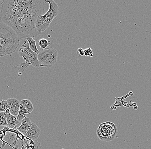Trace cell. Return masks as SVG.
I'll return each mask as SVG.
<instances>
[{
  "instance_id": "15",
  "label": "cell",
  "mask_w": 151,
  "mask_h": 149,
  "mask_svg": "<svg viewBox=\"0 0 151 149\" xmlns=\"http://www.w3.org/2000/svg\"><path fill=\"white\" fill-rule=\"evenodd\" d=\"M9 108L7 101L1 100L0 101V112H5Z\"/></svg>"
},
{
  "instance_id": "3",
  "label": "cell",
  "mask_w": 151,
  "mask_h": 149,
  "mask_svg": "<svg viewBox=\"0 0 151 149\" xmlns=\"http://www.w3.org/2000/svg\"><path fill=\"white\" fill-rule=\"evenodd\" d=\"M50 6L49 10L44 15H40L37 18L35 27L40 32H44L50 26L54 19L58 14V6L53 0L44 1Z\"/></svg>"
},
{
  "instance_id": "4",
  "label": "cell",
  "mask_w": 151,
  "mask_h": 149,
  "mask_svg": "<svg viewBox=\"0 0 151 149\" xmlns=\"http://www.w3.org/2000/svg\"><path fill=\"white\" fill-rule=\"evenodd\" d=\"M58 52L53 48L41 49L37 55L40 66L41 67L50 68L56 63Z\"/></svg>"
},
{
  "instance_id": "11",
  "label": "cell",
  "mask_w": 151,
  "mask_h": 149,
  "mask_svg": "<svg viewBox=\"0 0 151 149\" xmlns=\"http://www.w3.org/2000/svg\"><path fill=\"white\" fill-rule=\"evenodd\" d=\"M30 114L28 111L26 110V108L22 104H21L20 107L19 111V114L17 116V119L19 122H20L24 119L27 117L26 115Z\"/></svg>"
},
{
  "instance_id": "9",
  "label": "cell",
  "mask_w": 151,
  "mask_h": 149,
  "mask_svg": "<svg viewBox=\"0 0 151 149\" xmlns=\"http://www.w3.org/2000/svg\"><path fill=\"white\" fill-rule=\"evenodd\" d=\"M21 125L19 127L17 128V130L20 132L22 134L25 135L27 131L31 127L32 123L30 117H26L21 121Z\"/></svg>"
},
{
  "instance_id": "7",
  "label": "cell",
  "mask_w": 151,
  "mask_h": 149,
  "mask_svg": "<svg viewBox=\"0 0 151 149\" xmlns=\"http://www.w3.org/2000/svg\"><path fill=\"white\" fill-rule=\"evenodd\" d=\"M41 130L35 123H32L31 127L24 136L32 140H37L40 134Z\"/></svg>"
},
{
  "instance_id": "14",
  "label": "cell",
  "mask_w": 151,
  "mask_h": 149,
  "mask_svg": "<svg viewBox=\"0 0 151 149\" xmlns=\"http://www.w3.org/2000/svg\"><path fill=\"white\" fill-rule=\"evenodd\" d=\"M39 46L42 50L47 49L49 45V42L45 38H42L38 41Z\"/></svg>"
},
{
  "instance_id": "8",
  "label": "cell",
  "mask_w": 151,
  "mask_h": 149,
  "mask_svg": "<svg viewBox=\"0 0 151 149\" xmlns=\"http://www.w3.org/2000/svg\"><path fill=\"white\" fill-rule=\"evenodd\" d=\"M4 113L6 116L7 126L9 129H14L15 126L19 123V122L18 120L17 117L10 114L9 108L7 109Z\"/></svg>"
},
{
  "instance_id": "12",
  "label": "cell",
  "mask_w": 151,
  "mask_h": 149,
  "mask_svg": "<svg viewBox=\"0 0 151 149\" xmlns=\"http://www.w3.org/2000/svg\"><path fill=\"white\" fill-rule=\"evenodd\" d=\"M25 39L28 41L29 48L32 51L38 55V54L39 53L40 50H38L35 40H34L33 37H27V38H25Z\"/></svg>"
},
{
  "instance_id": "19",
  "label": "cell",
  "mask_w": 151,
  "mask_h": 149,
  "mask_svg": "<svg viewBox=\"0 0 151 149\" xmlns=\"http://www.w3.org/2000/svg\"><path fill=\"white\" fill-rule=\"evenodd\" d=\"M77 54L80 56H83L84 55V50L81 48H79L77 50Z\"/></svg>"
},
{
  "instance_id": "13",
  "label": "cell",
  "mask_w": 151,
  "mask_h": 149,
  "mask_svg": "<svg viewBox=\"0 0 151 149\" xmlns=\"http://www.w3.org/2000/svg\"><path fill=\"white\" fill-rule=\"evenodd\" d=\"M21 104L26 108V110L28 111L29 114H31L34 110V106H33L32 102L28 99H23L22 100Z\"/></svg>"
},
{
  "instance_id": "1",
  "label": "cell",
  "mask_w": 151,
  "mask_h": 149,
  "mask_svg": "<svg viewBox=\"0 0 151 149\" xmlns=\"http://www.w3.org/2000/svg\"><path fill=\"white\" fill-rule=\"evenodd\" d=\"M44 1L4 0L0 21L12 28L20 39L41 34L35 27L36 20L44 11Z\"/></svg>"
},
{
  "instance_id": "5",
  "label": "cell",
  "mask_w": 151,
  "mask_h": 149,
  "mask_svg": "<svg viewBox=\"0 0 151 149\" xmlns=\"http://www.w3.org/2000/svg\"><path fill=\"white\" fill-rule=\"evenodd\" d=\"M19 54L29 66L32 65L36 68L40 67L38 60L37 54L29 48L27 40H24L23 44L19 48Z\"/></svg>"
},
{
  "instance_id": "6",
  "label": "cell",
  "mask_w": 151,
  "mask_h": 149,
  "mask_svg": "<svg viewBox=\"0 0 151 149\" xmlns=\"http://www.w3.org/2000/svg\"><path fill=\"white\" fill-rule=\"evenodd\" d=\"M10 113L15 117L17 116L20 107L21 103L15 98H9L7 100Z\"/></svg>"
},
{
  "instance_id": "17",
  "label": "cell",
  "mask_w": 151,
  "mask_h": 149,
  "mask_svg": "<svg viewBox=\"0 0 151 149\" xmlns=\"http://www.w3.org/2000/svg\"><path fill=\"white\" fill-rule=\"evenodd\" d=\"M29 65L27 63L25 62L24 63H22L20 65H19V66H15V68H17L18 70L21 71H23L26 68L29 66Z\"/></svg>"
},
{
  "instance_id": "2",
  "label": "cell",
  "mask_w": 151,
  "mask_h": 149,
  "mask_svg": "<svg viewBox=\"0 0 151 149\" xmlns=\"http://www.w3.org/2000/svg\"><path fill=\"white\" fill-rule=\"evenodd\" d=\"M20 44V39L12 28L0 21V57L12 54Z\"/></svg>"
},
{
  "instance_id": "18",
  "label": "cell",
  "mask_w": 151,
  "mask_h": 149,
  "mask_svg": "<svg viewBox=\"0 0 151 149\" xmlns=\"http://www.w3.org/2000/svg\"><path fill=\"white\" fill-rule=\"evenodd\" d=\"M93 54L92 49L91 48H87L84 50V55L86 56H90Z\"/></svg>"
},
{
  "instance_id": "16",
  "label": "cell",
  "mask_w": 151,
  "mask_h": 149,
  "mask_svg": "<svg viewBox=\"0 0 151 149\" xmlns=\"http://www.w3.org/2000/svg\"><path fill=\"white\" fill-rule=\"evenodd\" d=\"M0 125L7 126V120L4 112H0Z\"/></svg>"
},
{
  "instance_id": "10",
  "label": "cell",
  "mask_w": 151,
  "mask_h": 149,
  "mask_svg": "<svg viewBox=\"0 0 151 149\" xmlns=\"http://www.w3.org/2000/svg\"><path fill=\"white\" fill-rule=\"evenodd\" d=\"M25 146L23 149H40V143L37 140H30L28 142H25Z\"/></svg>"
}]
</instances>
